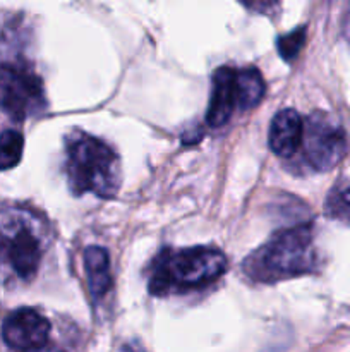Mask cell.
Listing matches in <instances>:
<instances>
[{
	"label": "cell",
	"mask_w": 350,
	"mask_h": 352,
	"mask_svg": "<svg viewBox=\"0 0 350 352\" xmlns=\"http://www.w3.org/2000/svg\"><path fill=\"white\" fill-rule=\"evenodd\" d=\"M240 110V89L237 69L220 67L213 74L206 122L211 127H222L229 122L233 110Z\"/></svg>",
	"instance_id": "cell-8"
},
{
	"label": "cell",
	"mask_w": 350,
	"mask_h": 352,
	"mask_svg": "<svg viewBox=\"0 0 350 352\" xmlns=\"http://www.w3.org/2000/svg\"><path fill=\"white\" fill-rule=\"evenodd\" d=\"M240 89V110H250L261 102L264 95V79L261 72L254 67L237 69Z\"/></svg>",
	"instance_id": "cell-11"
},
{
	"label": "cell",
	"mask_w": 350,
	"mask_h": 352,
	"mask_svg": "<svg viewBox=\"0 0 350 352\" xmlns=\"http://www.w3.org/2000/svg\"><path fill=\"white\" fill-rule=\"evenodd\" d=\"M45 93L41 79L30 69L0 64V110L14 120H24L41 112Z\"/></svg>",
	"instance_id": "cell-6"
},
{
	"label": "cell",
	"mask_w": 350,
	"mask_h": 352,
	"mask_svg": "<svg viewBox=\"0 0 350 352\" xmlns=\"http://www.w3.org/2000/svg\"><path fill=\"white\" fill-rule=\"evenodd\" d=\"M314 263L312 230L311 226L305 223L277 234L270 243L247 258L244 270L257 282H277L309 274Z\"/></svg>",
	"instance_id": "cell-4"
},
{
	"label": "cell",
	"mask_w": 350,
	"mask_h": 352,
	"mask_svg": "<svg viewBox=\"0 0 350 352\" xmlns=\"http://www.w3.org/2000/svg\"><path fill=\"white\" fill-rule=\"evenodd\" d=\"M50 322L31 308H21L10 313L2 325V339L12 349L30 352L47 346Z\"/></svg>",
	"instance_id": "cell-7"
},
{
	"label": "cell",
	"mask_w": 350,
	"mask_h": 352,
	"mask_svg": "<svg viewBox=\"0 0 350 352\" xmlns=\"http://www.w3.org/2000/svg\"><path fill=\"white\" fill-rule=\"evenodd\" d=\"M65 174L75 196L91 192L98 198H112L122 182L115 151L82 131H74L65 140Z\"/></svg>",
	"instance_id": "cell-2"
},
{
	"label": "cell",
	"mask_w": 350,
	"mask_h": 352,
	"mask_svg": "<svg viewBox=\"0 0 350 352\" xmlns=\"http://www.w3.org/2000/svg\"><path fill=\"white\" fill-rule=\"evenodd\" d=\"M30 352H64V351L58 349V347H54V346H43V347H40V349H34Z\"/></svg>",
	"instance_id": "cell-15"
},
{
	"label": "cell",
	"mask_w": 350,
	"mask_h": 352,
	"mask_svg": "<svg viewBox=\"0 0 350 352\" xmlns=\"http://www.w3.org/2000/svg\"><path fill=\"white\" fill-rule=\"evenodd\" d=\"M84 270L93 298H103L112 287L108 253L100 246H89L84 251Z\"/></svg>",
	"instance_id": "cell-10"
},
{
	"label": "cell",
	"mask_w": 350,
	"mask_h": 352,
	"mask_svg": "<svg viewBox=\"0 0 350 352\" xmlns=\"http://www.w3.org/2000/svg\"><path fill=\"white\" fill-rule=\"evenodd\" d=\"M304 41L305 30L304 28H297V30H294L292 33L285 34V36H281L278 40V52H280V55L285 60H292L301 52Z\"/></svg>",
	"instance_id": "cell-13"
},
{
	"label": "cell",
	"mask_w": 350,
	"mask_h": 352,
	"mask_svg": "<svg viewBox=\"0 0 350 352\" xmlns=\"http://www.w3.org/2000/svg\"><path fill=\"white\" fill-rule=\"evenodd\" d=\"M226 270L225 254L215 248L165 250L151 267L150 292L167 296L172 292L201 289L218 280Z\"/></svg>",
	"instance_id": "cell-3"
},
{
	"label": "cell",
	"mask_w": 350,
	"mask_h": 352,
	"mask_svg": "<svg viewBox=\"0 0 350 352\" xmlns=\"http://www.w3.org/2000/svg\"><path fill=\"white\" fill-rule=\"evenodd\" d=\"M338 205L340 208H343L345 212H350V188L343 189L342 195L338 196Z\"/></svg>",
	"instance_id": "cell-14"
},
{
	"label": "cell",
	"mask_w": 350,
	"mask_h": 352,
	"mask_svg": "<svg viewBox=\"0 0 350 352\" xmlns=\"http://www.w3.org/2000/svg\"><path fill=\"white\" fill-rule=\"evenodd\" d=\"M304 138V119L294 109H283L273 117L270 126L271 151L281 158L294 157L301 150Z\"/></svg>",
	"instance_id": "cell-9"
},
{
	"label": "cell",
	"mask_w": 350,
	"mask_h": 352,
	"mask_svg": "<svg viewBox=\"0 0 350 352\" xmlns=\"http://www.w3.org/2000/svg\"><path fill=\"white\" fill-rule=\"evenodd\" d=\"M50 244V230L38 213L21 206L0 208V282H30Z\"/></svg>",
	"instance_id": "cell-1"
},
{
	"label": "cell",
	"mask_w": 350,
	"mask_h": 352,
	"mask_svg": "<svg viewBox=\"0 0 350 352\" xmlns=\"http://www.w3.org/2000/svg\"><path fill=\"white\" fill-rule=\"evenodd\" d=\"M24 138L19 131L7 129L0 134V170L16 167L23 158Z\"/></svg>",
	"instance_id": "cell-12"
},
{
	"label": "cell",
	"mask_w": 350,
	"mask_h": 352,
	"mask_svg": "<svg viewBox=\"0 0 350 352\" xmlns=\"http://www.w3.org/2000/svg\"><path fill=\"white\" fill-rule=\"evenodd\" d=\"M301 148L312 170H331L347 153V133L331 116L316 112L304 120Z\"/></svg>",
	"instance_id": "cell-5"
}]
</instances>
